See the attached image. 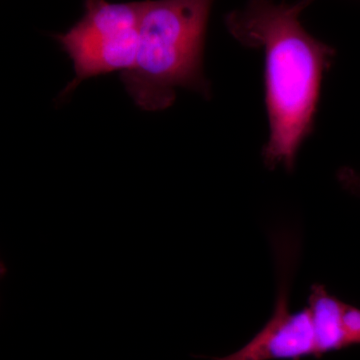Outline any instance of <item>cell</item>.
<instances>
[{
    "label": "cell",
    "mask_w": 360,
    "mask_h": 360,
    "mask_svg": "<svg viewBox=\"0 0 360 360\" xmlns=\"http://www.w3.org/2000/svg\"><path fill=\"white\" fill-rule=\"evenodd\" d=\"M143 1L115 4L85 0L82 18L65 33L54 35L72 63L75 78L65 97L84 80L134 68L139 51Z\"/></svg>",
    "instance_id": "3"
},
{
    "label": "cell",
    "mask_w": 360,
    "mask_h": 360,
    "mask_svg": "<svg viewBox=\"0 0 360 360\" xmlns=\"http://www.w3.org/2000/svg\"><path fill=\"white\" fill-rule=\"evenodd\" d=\"M338 179L345 188L360 195V174L352 168H342L338 174Z\"/></svg>",
    "instance_id": "6"
},
{
    "label": "cell",
    "mask_w": 360,
    "mask_h": 360,
    "mask_svg": "<svg viewBox=\"0 0 360 360\" xmlns=\"http://www.w3.org/2000/svg\"><path fill=\"white\" fill-rule=\"evenodd\" d=\"M213 1H143L136 60L120 75L127 94L142 110L170 108L177 89L212 96L203 58Z\"/></svg>",
    "instance_id": "2"
},
{
    "label": "cell",
    "mask_w": 360,
    "mask_h": 360,
    "mask_svg": "<svg viewBox=\"0 0 360 360\" xmlns=\"http://www.w3.org/2000/svg\"><path fill=\"white\" fill-rule=\"evenodd\" d=\"M300 2H302V6L307 8V6H309L310 4H311L314 0H300Z\"/></svg>",
    "instance_id": "7"
},
{
    "label": "cell",
    "mask_w": 360,
    "mask_h": 360,
    "mask_svg": "<svg viewBox=\"0 0 360 360\" xmlns=\"http://www.w3.org/2000/svg\"><path fill=\"white\" fill-rule=\"evenodd\" d=\"M279 284L276 309L269 322L238 352L213 360H281L319 356L314 322L309 309H290L291 272L297 257L295 238L274 239Z\"/></svg>",
    "instance_id": "4"
},
{
    "label": "cell",
    "mask_w": 360,
    "mask_h": 360,
    "mask_svg": "<svg viewBox=\"0 0 360 360\" xmlns=\"http://www.w3.org/2000/svg\"><path fill=\"white\" fill-rule=\"evenodd\" d=\"M319 356L360 345V309L331 295L321 284L311 286L309 297Z\"/></svg>",
    "instance_id": "5"
},
{
    "label": "cell",
    "mask_w": 360,
    "mask_h": 360,
    "mask_svg": "<svg viewBox=\"0 0 360 360\" xmlns=\"http://www.w3.org/2000/svg\"><path fill=\"white\" fill-rule=\"evenodd\" d=\"M304 9L300 1L248 0L225 16L227 30L239 44L264 52L269 137L262 156L271 169L295 168L300 146L314 129L322 78L335 56L333 47L303 27Z\"/></svg>",
    "instance_id": "1"
}]
</instances>
